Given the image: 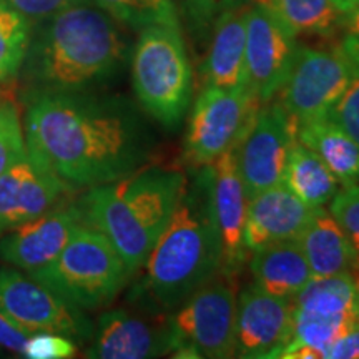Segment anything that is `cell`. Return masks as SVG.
<instances>
[{"label":"cell","mask_w":359,"mask_h":359,"mask_svg":"<svg viewBox=\"0 0 359 359\" xmlns=\"http://www.w3.org/2000/svg\"><path fill=\"white\" fill-rule=\"evenodd\" d=\"M67 193L55 175L25 155L0 177V236L55 208Z\"/></svg>","instance_id":"cell-18"},{"label":"cell","mask_w":359,"mask_h":359,"mask_svg":"<svg viewBox=\"0 0 359 359\" xmlns=\"http://www.w3.org/2000/svg\"><path fill=\"white\" fill-rule=\"evenodd\" d=\"M299 45L276 19L255 6L246 12V88L259 103H268L278 95Z\"/></svg>","instance_id":"cell-13"},{"label":"cell","mask_w":359,"mask_h":359,"mask_svg":"<svg viewBox=\"0 0 359 359\" xmlns=\"http://www.w3.org/2000/svg\"><path fill=\"white\" fill-rule=\"evenodd\" d=\"M296 140V123L280 102L263 103L235 147L236 167L248 200L281 185L286 161Z\"/></svg>","instance_id":"cell-12"},{"label":"cell","mask_w":359,"mask_h":359,"mask_svg":"<svg viewBox=\"0 0 359 359\" xmlns=\"http://www.w3.org/2000/svg\"><path fill=\"white\" fill-rule=\"evenodd\" d=\"M294 37H333L341 12L333 0H253Z\"/></svg>","instance_id":"cell-25"},{"label":"cell","mask_w":359,"mask_h":359,"mask_svg":"<svg viewBox=\"0 0 359 359\" xmlns=\"http://www.w3.org/2000/svg\"><path fill=\"white\" fill-rule=\"evenodd\" d=\"M168 318V316H167ZM151 321L127 309L100 314L85 356L93 359H148L172 353L168 320Z\"/></svg>","instance_id":"cell-17"},{"label":"cell","mask_w":359,"mask_h":359,"mask_svg":"<svg viewBox=\"0 0 359 359\" xmlns=\"http://www.w3.org/2000/svg\"><path fill=\"white\" fill-rule=\"evenodd\" d=\"M132 85L148 116L178 128L193 98V72L180 25L155 24L140 30L132 57Z\"/></svg>","instance_id":"cell-5"},{"label":"cell","mask_w":359,"mask_h":359,"mask_svg":"<svg viewBox=\"0 0 359 359\" xmlns=\"http://www.w3.org/2000/svg\"><path fill=\"white\" fill-rule=\"evenodd\" d=\"M97 7L105 11L111 19L132 29L148 25H180L175 0H95Z\"/></svg>","instance_id":"cell-27"},{"label":"cell","mask_w":359,"mask_h":359,"mask_svg":"<svg viewBox=\"0 0 359 359\" xmlns=\"http://www.w3.org/2000/svg\"><path fill=\"white\" fill-rule=\"evenodd\" d=\"M75 353H77L75 341L64 334L39 331L29 336L22 356L29 359H65L74 358Z\"/></svg>","instance_id":"cell-31"},{"label":"cell","mask_w":359,"mask_h":359,"mask_svg":"<svg viewBox=\"0 0 359 359\" xmlns=\"http://www.w3.org/2000/svg\"><path fill=\"white\" fill-rule=\"evenodd\" d=\"M212 208L223 246L222 271L236 276L248 259L245 246V222L248 196L236 167L235 148L224 151L206 167Z\"/></svg>","instance_id":"cell-16"},{"label":"cell","mask_w":359,"mask_h":359,"mask_svg":"<svg viewBox=\"0 0 359 359\" xmlns=\"http://www.w3.org/2000/svg\"><path fill=\"white\" fill-rule=\"evenodd\" d=\"M325 359H359V327L331 344Z\"/></svg>","instance_id":"cell-36"},{"label":"cell","mask_w":359,"mask_h":359,"mask_svg":"<svg viewBox=\"0 0 359 359\" xmlns=\"http://www.w3.org/2000/svg\"><path fill=\"white\" fill-rule=\"evenodd\" d=\"M356 74V67L338 47H298L288 79L278 92L280 105L296 125L321 118L330 114Z\"/></svg>","instance_id":"cell-10"},{"label":"cell","mask_w":359,"mask_h":359,"mask_svg":"<svg viewBox=\"0 0 359 359\" xmlns=\"http://www.w3.org/2000/svg\"><path fill=\"white\" fill-rule=\"evenodd\" d=\"M29 336L30 333L17 326L15 323L8 320L6 314L0 311V348L22 356Z\"/></svg>","instance_id":"cell-35"},{"label":"cell","mask_w":359,"mask_h":359,"mask_svg":"<svg viewBox=\"0 0 359 359\" xmlns=\"http://www.w3.org/2000/svg\"><path fill=\"white\" fill-rule=\"evenodd\" d=\"M34 24L8 0H0V85H8L24 67Z\"/></svg>","instance_id":"cell-26"},{"label":"cell","mask_w":359,"mask_h":359,"mask_svg":"<svg viewBox=\"0 0 359 359\" xmlns=\"http://www.w3.org/2000/svg\"><path fill=\"white\" fill-rule=\"evenodd\" d=\"M187 188L188 180L180 170L145 165L116 182L88 188L79 206L83 223L109 238L135 275L182 203Z\"/></svg>","instance_id":"cell-4"},{"label":"cell","mask_w":359,"mask_h":359,"mask_svg":"<svg viewBox=\"0 0 359 359\" xmlns=\"http://www.w3.org/2000/svg\"><path fill=\"white\" fill-rule=\"evenodd\" d=\"M326 116L359 145V74L354 75L348 88Z\"/></svg>","instance_id":"cell-32"},{"label":"cell","mask_w":359,"mask_h":359,"mask_svg":"<svg viewBox=\"0 0 359 359\" xmlns=\"http://www.w3.org/2000/svg\"><path fill=\"white\" fill-rule=\"evenodd\" d=\"M0 311L30 334L48 331L85 343L93 333L83 309L13 268H0Z\"/></svg>","instance_id":"cell-11"},{"label":"cell","mask_w":359,"mask_h":359,"mask_svg":"<svg viewBox=\"0 0 359 359\" xmlns=\"http://www.w3.org/2000/svg\"><path fill=\"white\" fill-rule=\"evenodd\" d=\"M24 100L27 155L70 191L116 182L150 160L154 138L127 98L79 92Z\"/></svg>","instance_id":"cell-1"},{"label":"cell","mask_w":359,"mask_h":359,"mask_svg":"<svg viewBox=\"0 0 359 359\" xmlns=\"http://www.w3.org/2000/svg\"><path fill=\"white\" fill-rule=\"evenodd\" d=\"M296 140L325 161L341 187L359 183V145L327 116L296 125Z\"/></svg>","instance_id":"cell-23"},{"label":"cell","mask_w":359,"mask_h":359,"mask_svg":"<svg viewBox=\"0 0 359 359\" xmlns=\"http://www.w3.org/2000/svg\"><path fill=\"white\" fill-rule=\"evenodd\" d=\"M313 276H334L359 269V251L341 230L338 222L323 206L314 208L311 218L296 236Z\"/></svg>","instance_id":"cell-21"},{"label":"cell","mask_w":359,"mask_h":359,"mask_svg":"<svg viewBox=\"0 0 359 359\" xmlns=\"http://www.w3.org/2000/svg\"><path fill=\"white\" fill-rule=\"evenodd\" d=\"M308 206L285 185H276L251 196L246 208L245 246L251 251L283 240H293L311 218Z\"/></svg>","instance_id":"cell-19"},{"label":"cell","mask_w":359,"mask_h":359,"mask_svg":"<svg viewBox=\"0 0 359 359\" xmlns=\"http://www.w3.org/2000/svg\"><path fill=\"white\" fill-rule=\"evenodd\" d=\"M290 334L291 299L269 294L255 283L246 286L236 299L233 358L273 359Z\"/></svg>","instance_id":"cell-15"},{"label":"cell","mask_w":359,"mask_h":359,"mask_svg":"<svg viewBox=\"0 0 359 359\" xmlns=\"http://www.w3.org/2000/svg\"><path fill=\"white\" fill-rule=\"evenodd\" d=\"M236 299L235 276L219 271L175 308L167 318L173 356L233 358Z\"/></svg>","instance_id":"cell-8"},{"label":"cell","mask_w":359,"mask_h":359,"mask_svg":"<svg viewBox=\"0 0 359 359\" xmlns=\"http://www.w3.org/2000/svg\"><path fill=\"white\" fill-rule=\"evenodd\" d=\"M188 29L198 39H208L219 15L245 6V0H178Z\"/></svg>","instance_id":"cell-29"},{"label":"cell","mask_w":359,"mask_h":359,"mask_svg":"<svg viewBox=\"0 0 359 359\" xmlns=\"http://www.w3.org/2000/svg\"><path fill=\"white\" fill-rule=\"evenodd\" d=\"M246 12L240 6L219 15L212 30V42L201 65L203 87L246 88Z\"/></svg>","instance_id":"cell-20"},{"label":"cell","mask_w":359,"mask_h":359,"mask_svg":"<svg viewBox=\"0 0 359 359\" xmlns=\"http://www.w3.org/2000/svg\"><path fill=\"white\" fill-rule=\"evenodd\" d=\"M330 213L359 251V183L339 188L330 201Z\"/></svg>","instance_id":"cell-30"},{"label":"cell","mask_w":359,"mask_h":359,"mask_svg":"<svg viewBox=\"0 0 359 359\" xmlns=\"http://www.w3.org/2000/svg\"><path fill=\"white\" fill-rule=\"evenodd\" d=\"M29 276L90 311L114 302L133 275L109 238L82 223L60 255Z\"/></svg>","instance_id":"cell-6"},{"label":"cell","mask_w":359,"mask_h":359,"mask_svg":"<svg viewBox=\"0 0 359 359\" xmlns=\"http://www.w3.org/2000/svg\"><path fill=\"white\" fill-rule=\"evenodd\" d=\"M0 100H2V92H0Z\"/></svg>","instance_id":"cell-38"},{"label":"cell","mask_w":359,"mask_h":359,"mask_svg":"<svg viewBox=\"0 0 359 359\" xmlns=\"http://www.w3.org/2000/svg\"><path fill=\"white\" fill-rule=\"evenodd\" d=\"M250 271L258 288L285 299H293L314 278L296 238L251 251Z\"/></svg>","instance_id":"cell-22"},{"label":"cell","mask_w":359,"mask_h":359,"mask_svg":"<svg viewBox=\"0 0 359 359\" xmlns=\"http://www.w3.org/2000/svg\"><path fill=\"white\" fill-rule=\"evenodd\" d=\"M359 327V269L314 276L291 299V334L281 359L325 358L331 344Z\"/></svg>","instance_id":"cell-7"},{"label":"cell","mask_w":359,"mask_h":359,"mask_svg":"<svg viewBox=\"0 0 359 359\" xmlns=\"http://www.w3.org/2000/svg\"><path fill=\"white\" fill-rule=\"evenodd\" d=\"M338 32L341 35L336 47L359 72V4L341 13Z\"/></svg>","instance_id":"cell-33"},{"label":"cell","mask_w":359,"mask_h":359,"mask_svg":"<svg viewBox=\"0 0 359 359\" xmlns=\"http://www.w3.org/2000/svg\"><path fill=\"white\" fill-rule=\"evenodd\" d=\"M283 185L311 208H320L333 200L341 183L325 161L311 148L294 140L286 161Z\"/></svg>","instance_id":"cell-24"},{"label":"cell","mask_w":359,"mask_h":359,"mask_svg":"<svg viewBox=\"0 0 359 359\" xmlns=\"http://www.w3.org/2000/svg\"><path fill=\"white\" fill-rule=\"evenodd\" d=\"M83 223L79 203L57 205L0 236V259L27 275L53 262Z\"/></svg>","instance_id":"cell-14"},{"label":"cell","mask_w":359,"mask_h":359,"mask_svg":"<svg viewBox=\"0 0 359 359\" xmlns=\"http://www.w3.org/2000/svg\"><path fill=\"white\" fill-rule=\"evenodd\" d=\"M248 88L222 90L203 87L193 103L183 158L191 168H203L241 140L259 109Z\"/></svg>","instance_id":"cell-9"},{"label":"cell","mask_w":359,"mask_h":359,"mask_svg":"<svg viewBox=\"0 0 359 359\" xmlns=\"http://www.w3.org/2000/svg\"><path fill=\"white\" fill-rule=\"evenodd\" d=\"M116 20L100 7L79 4L34 25L22 67L24 97L93 92L114 80L127 60Z\"/></svg>","instance_id":"cell-2"},{"label":"cell","mask_w":359,"mask_h":359,"mask_svg":"<svg viewBox=\"0 0 359 359\" xmlns=\"http://www.w3.org/2000/svg\"><path fill=\"white\" fill-rule=\"evenodd\" d=\"M333 2L336 4V7L339 8V12L343 13V12L349 11V8H351V7L358 6L359 0H333Z\"/></svg>","instance_id":"cell-37"},{"label":"cell","mask_w":359,"mask_h":359,"mask_svg":"<svg viewBox=\"0 0 359 359\" xmlns=\"http://www.w3.org/2000/svg\"><path fill=\"white\" fill-rule=\"evenodd\" d=\"M222 266V238L203 167L143 263V276L132 296L156 314L173 311L218 275Z\"/></svg>","instance_id":"cell-3"},{"label":"cell","mask_w":359,"mask_h":359,"mask_svg":"<svg viewBox=\"0 0 359 359\" xmlns=\"http://www.w3.org/2000/svg\"><path fill=\"white\" fill-rule=\"evenodd\" d=\"M27 155L24 125L17 105L0 100V177Z\"/></svg>","instance_id":"cell-28"},{"label":"cell","mask_w":359,"mask_h":359,"mask_svg":"<svg viewBox=\"0 0 359 359\" xmlns=\"http://www.w3.org/2000/svg\"><path fill=\"white\" fill-rule=\"evenodd\" d=\"M8 2L35 25L87 0H8Z\"/></svg>","instance_id":"cell-34"}]
</instances>
